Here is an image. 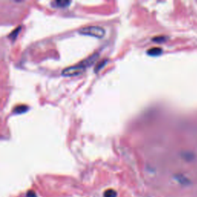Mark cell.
<instances>
[{"instance_id":"obj_1","label":"cell","mask_w":197,"mask_h":197,"mask_svg":"<svg viewBox=\"0 0 197 197\" xmlns=\"http://www.w3.org/2000/svg\"><path fill=\"white\" fill-rule=\"evenodd\" d=\"M79 32L82 35L94 36L96 38H102L106 33V31L102 27L97 26H86V27L80 29Z\"/></svg>"},{"instance_id":"obj_2","label":"cell","mask_w":197,"mask_h":197,"mask_svg":"<svg viewBox=\"0 0 197 197\" xmlns=\"http://www.w3.org/2000/svg\"><path fill=\"white\" fill-rule=\"evenodd\" d=\"M86 66L84 65L82 62L80 63L75 65V66H69L66 69H64L62 72V75L66 77H72V76H76L81 75L85 71Z\"/></svg>"},{"instance_id":"obj_3","label":"cell","mask_w":197,"mask_h":197,"mask_svg":"<svg viewBox=\"0 0 197 197\" xmlns=\"http://www.w3.org/2000/svg\"><path fill=\"white\" fill-rule=\"evenodd\" d=\"M71 4L70 1H66V0H57V1H53L51 2L52 7H56V8H66Z\"/></svg>"},{"instance_id":"obj_4","label":"cell","mask_w":197,"mask_h":197,"mask_svg":"<svg viewBox=\"0 0 197 197\" xmlns=\"http://www.w3.org/2000/svg\"><path fill=\"white\" fill-rule=\"evenodd\" d=\"M163 52V49L159 47H154V48H151L147 51V53L149 56H159Z\"/></svg>"},{"instance_id":"obj_5","label":"cell","mask_w":197,"mask_h":197,"mask_svg":"<svg viewBox=\"0 0 197 197\" xmlns=\"http://www.w3.org/2000/svg\"><path fill=\"white\" fill-rule=\"evenodd\" d=\"M28 106H24V105H20V106H17L14 108L13 110V112L17 114L22 113V112H25L28 110Z\"/></svg>"},{"instance_id":"obj_6","label":"cell","mask_w":197,"mask_h":197,"mask_svg":"<svg viewBox=\"0 0 197 197\" xmlns=\"http://www.w3.org/2000/svg\"><path fill=\"white\" fill-rule=\"evenodd\" d=\"M117 193L112 189H109L104 192L103 197H116Z\"/></svg>"},{"instance_id":"obj_7","label":"cell","mask_w":197,"mask_h":197,"mask_svg":"<svg viewBox=\"0 0 197 197\" xmlns=\"http://www.w3.org/2000/svg\"><path fill=\"white\" fill-rule=\"evenodd\" d=\"M20 29H21V26H19V27H17L16 29L13 30V31H12V32L9 34V37L11 39H15L17 37V36H18V34H19V32Z\"/></svg>"},{"instance_id":"obj_8","label":"cell","mask_w":197,"mask_h":197,"mask_svg":"<svg viewBox=\"0 0 197 197\" xmlns=\"http://www.w3.org/2000/svg\"><path fill=\"white\" fill-rule=\"evenodd\" d=\"M106 60H105V59L102 60V61L99 62V63L96 65V68H95V71H96V72H97L98 70L101 69L103 67V66L106 65Z\"/></svg>"},{"instance_id":"obj_9","label":"cell","mask_w":197,"mask_h":197,"mask_svg":"<svg viewBox=\"0 0 197 197\" xmlns=\"http://www.w3.org/2000/svg\"><path fill=\"white\" fill-rule=\"evenodd\" d=\"M176 179H177V180L179 182V183H183V184L188 183V179H186L185 176H178L177 177H176Z\"/></svg>"},{"instance_id":"obj_10","label":"cell","mask_w":197,"mask_h":197,"mask_svg":"<svg viewBox=\"0 0 197 197\" xmlns=\"http://www.w3.org/2000/svg\"><path fill=\"white\" fill-rule=\"evenodd\" d=\"M165 40V36H158V37H155V38L153 39V41H155V42H164Z\"/></svg>"},{"instance_id":"obj_11","label":"cell","mask_w":197,"mask_h":197,"mask_svg":"<svg viewBox=\"0 0 197 197\" xmlns=\"http://www.w3.org/2000/svg\"><path fill=\"white\" fill-rule=\"evenodd\" d=\"M26 197H36V194L33 190H29L26 193Z\"/></svg>"}]
</instances>
